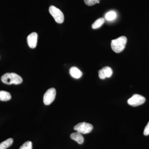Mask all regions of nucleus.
Returning a JSON list of instances; mask_svg holds the SVG:
<instances>
[{"label": "nucleus", "mask_w": 149, "mask_h": 149, "mask_svg": "<svg viewBox=\"0 0 149 149\" xmlns=\"http://www.w3.org/2000/svg\"><path fill=\"white\" fill-rule=\"evenodd\" d=\"M1 80L3 83L7 85L12 84L18 85L22 82V78L19 75L14 72L4 74L1 77Z\"/></svg>", "instance_id": "obj_1"}, {"label": "nucleus", "mask_w": 149, "mask_h": 149, "mask_svg": "<svg viewBox=\"0 0 149 149\" xmlns=\"http://www.w3.org/2000/svg\"><path fill=\"white\" fill-rule=\"evenodd\" d=\"M127 42V38L124 36H121L117 39L112 40V49L116 53L121 52L125 49Z\"/></svg>", "instance_id": "obj_2"}, {"label": "nucleus", "mask_w": 149, "mask_h": 149, "mask_svg": "<svg viewBox=\"0 0 149 149\" xmlns=\"http://www.w3.org/2000/svg\"><path fill=\"white\" fill-rule=\"evenodd\" d=\"M49 12L58 23H63L64 21V15L60 10L54 6H51L49 8Z\"/></svg>", "instance_id": "obj_3"}, {"label": "nucleus", "mask_w": 149, "mask_h": 149, "mask_svg": "<svg viewBox=\"0 0 149 149\" xmlns=\"http://www.w3.org/2000/svg\"><path fill=\"white\" fill-rule=\"evenodd\" d=\"M93 128V125L92 124L86 122L80 123L74 127V130L83 134L91 133Z\"/></svg>", "instance_id": "obj_4"}, {"label": "nucleus", "mask_w": 149, "mask_h": 149, "mask_svg": "<svg viewBox=\"0 0 149 149\" xmlns=\"http://www.w3.org/2000/svg\"><path fill=\"white\" fill-rule=\"evenodd\" d=\"M56 96V90L55 88H51L47 91L43 97V102L46 105L50 104L54 100Z\"/></svg>", "instance_id": "obj_5"}, {"label": "nucleus", "mask_w": 149, "mask_h": 149, "mask_svg": "<svg viewBox=\"0 0 149 149\" xmlns=\"http://www.w3.org/2000/svg\"><path fill=\"white\" fill-rule=\"evenodd\" d=\"M146 99L143 96L138 94L133 95L131 98L128 99V104L133 107H137L143 104L146 102Z\"/></svg>", "instance_id": "obj_6"}, {"label": "nucleus", "mask_w": 149, "mask_h": 149, "mask_svg": "<svg viewBox=\"0 0 149 149\" xmlns=\"http://www.w3.org/2000/svg\"><path fill=\"white\" fill-rule=\"evenodd\" d=\"M113 74L112 70L109 67H104L99 71V77L100 79H104L111 77Z\"/></svg>", "instance_id": "obj_7"}, {"label": "nucleus", "mask_w": 149, "mask_h": 149, "mask_svg": "<svg viewBox=\"0 0 149 149\" xmlns=\"http://www.w3.org/2000/svg\"><path fill=\"white\" fill-rule=\"evenodd\" d=\"M38 35L36 32H32L27 37V42L29 47L34 49L37 45Z\"/></svg>", "instance_id": "obj_8"}, {"label": "nucleus", "mask_w": 149, "mask_h": 149, "mask_svg": "<svg viewBox=\"0 0 149 149\" xmlns=\"http://www.w3.org/2000/svg\"><path fill=\"white\" fill-rule=\"evenodd\" d=\"M70 74L73 78L79 79L82 77L83 73L76 67H72L69 70Z\"/></svg>", "instance_id": "obj_9"}, {"label": "nucleus", "mask_w": 149, "mask_h": 149, "mask_svg": "<svg viewBox=\"0 0 149 149\" xmlns=\"http://www.w3.org/2000/svg\"><path fill=\"white\" fill-rule=\"evenodd\" d=\"M70 138L74 141H76L78 144H82L84 142V138L82 134L77 132L72 133L70 135Z\"/></svg>", "instance_id": "obj_10"}, {"label": "nucleus", "mask_w": 149, "mask_h": 149, "mask_svg": "<svg viewBox=\"0 0 149 149\" xmlns=\"http://www.w3.org/2000/svg\"><path fill=\"white\" fill-rule=\"evenodd\" d=\"M10 93L5 91H0V101H7L11 99Z\"/></svg>", "instance_id": "obj_11"}, {"label": "nucleus", "mask_w": 149, "mask_h": 149, "mask_svg": "<svg viewBox=\"0 0 149 149\" xmlns=\"http://www.w3.org/2000/svg\"><path fill=\"white\" fill-rule=\"evenodd\" d=\"M13 139H8L5 141L2 142L0 143V149H6L10 147L13 143Z\"/></svg>", "instance_id": "obj_12"}, {"label": "nucleus", "mask_w": 149, "mask_h": 149, "mask_svg": "<svg viewBox=\"0 0 149 149\" xmlns=\"http://www.w3.org/2000/svg\"><path fill=\"white\" fill-rule=\"evenodd\" d=\"M104 22L105 19L103 17L98 19L92 24V28L93 29H97L100 28L104 24Z\"/></svg>", "instance_id": "obj_13"}, {"label": "nucleus", "mask_w": 149, "mask_h": 149, "mask_svg": "<svg viewBox=\"0 0 149 149\" xmlns=\"http://www.w3.org/2000/svg\"><path fill=\"white\" fill-rule=\"evenodd\" d=\"M116 16L117 15H116V13L115 12L113 11H111L107 13L105 15V17L108 21H112L116 18Z\"/></svg>", "instance_id": "obj_14"}, {"label": "nucleus", "mask_w": 149, "mask_h": 149, "mask_svg": "<svg viewBox=\"0 0 149 149\" xmlns=\"http://www.w3.org/2000/svg\"><path fill=\"white\" fill-rule=\"evenodd\" d=\"M19 149H32V143L31 141H27L24 143Z\"/></svg>", "instance_id": "obj_15"}, {"label": "nucleus", "mask_w": 149, "mask_h": 149, "mask_svg": "<svg viewBox=\"0 0 149 149\" xmlns=\"http://www.w3.org/2000/svg\"><path fill=\"white\" fill-rule=\"evenodd\" d=\"M100 1V0H84V2L87 5L92 6L97 3L98 2Z\"/></svg>", "instance_id": "obj_16"}, {"label": "nucleus", "mask_w": 149, "mask_h": 149, "mask_svg": "<svg viewBox=\"0 0 149 149\" xmlns=\"http://www.w3.org/2000/svg\"><path fill=\"white\" fill-rule=\"evenodd\" d=\"M144 135L146 136L149 135V121L144 129Z\"/></svg>", "instance_id": "obj_17"}]
</instances>
